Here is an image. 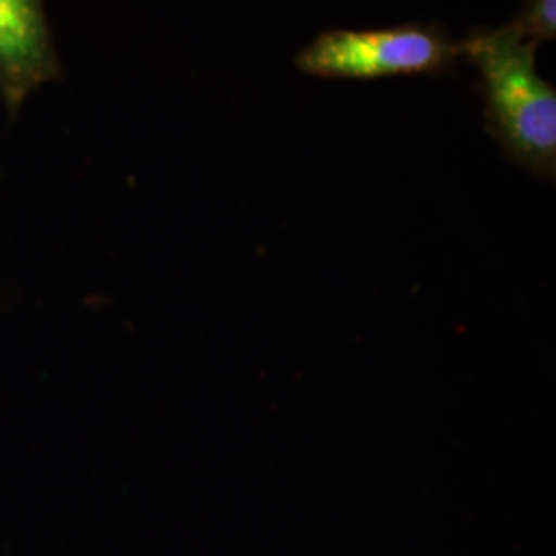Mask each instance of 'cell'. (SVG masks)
Instances as JSON below:
<instances>
[{"instance_id":"6da1fadb","label":"cell","mask_w":556,"mask_h":556,"mask_svg":"<svg viewBox=\"0 0 556 556\" xmlns=\"http://www.w3.org/2000/svg\"><path fill=\"white\" fill-rule=\"evenodd\" d=\"M536 43L507 23L462 41L480 73L484 124L507 160L536 178H556V91L536 71Z\"/></svg>"},{"instance_id":"7a4b0ae2","label":"cell","mask_w":556,"mask_h":556,"mask_svg":"<svg viewBox=\"0 0 556 556\" xmlns=\"http://www.w3.org/2000/svg\"><path fill=\"white\" fill-rule=\"evenodd\" d=\"M462 56L435 23L388 29H328L299 52V71L319 79L376 80L397 75L447 73Z\"/></svg>"},{"instance_id":"3957f363","label":"cell","mask_w":556,"mask_h":556,"mask_svg":"<svg viewBox=\"0 0 556 556\" xmlns=\"http://www.w3.org/2000/svg\"><path fill=\"white\" fill-rule=\"evenodd\" d=\"M59 77L43 0H0V96L9 114L15 116L38 87Z\"/></svg>"},{"instance_id":"277c9868","label":"cell","mask_w":556,"mask_h":556,"mask_svg":"<svg viewBox=\"0 0 556 556\" xmlns=\"http://www.w3.org/2000/svg\"><path fill=\"white\" fill-rule=\"evenodd\" d=\"M523 40L532 43L556 38V0H523L516 20L509 21Z\"/></svg>"}]
</instances>
